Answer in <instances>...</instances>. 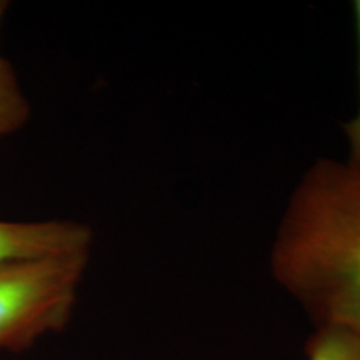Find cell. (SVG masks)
Instances as JSON below:
<instances>
[{"label":"cell","mask_w":360,"mask_h":360,"mask_svg":"<svg viewBox=\"0 0 360 360\" xmlns=\"http://www.w3.org/2000/svg\"><path fill=\"white\" fill-rule=\"evenodd\" d=\"M315 328L360 332V167L317 159L290 193L269 255Z\"/></svg>","instance_id":"6da1fadb"},{"label":"cell","mask_w":360,"mask_h":360,"mask_svg":"<svg viewBox=\"0 0 360 360\" xmlns=\"http://www.w3.org/2000/svg\"><path fill=\"white\" fill-rule=\"evenodd\" d=\"M355 34H357V77H359V94H357V109L350 117L349 122L344 124V135L347 139L349 157L347 160L360 167V0L352 4Z\"/></svg>","instance_id":"8992f818"},{"label":"cell","mask_w":360,"mask_h":360,"mask_svg":"<svg viewBox=\"0 0 360 360\" xmlns=\"http://www.w3.org/2000/svg\"><path fill=\"white\" fill-rule=\"evenodd\" d=\"M8 2L0 0V22ZM30 117V107L17 82V75L11 62L0 57V139L15 132Z\"/></svg>","instance_id":"277c9868"},{"label":"cell","mask_w":360,"mask_h":360,"mask_svg":"<svg viewBox=\"0 0 360 360\" xmlns=\"http://www.w3.org/2000/svg\"><path fill=\"white\" fill-rule=\"evenodd\" d=\"M307 360H360V332L319 327L305 344Z\"/></svg>","instance_id":"5b68a950"},{"label":"cell","mask_w":360,"mask_h":360,"mask_svg":"<svg viewBox=\"0 0 360 360\" xmlns=\"http://www.w3.org/2000/svg\"><path fill=\"white\" fill-rule=\"evenodd\" d=\"M89 252L0 267V350L22 352L72 317Z\"/></svg>","instance_id":"7a4b0ae2"},{"label":"cell","mask_w":360,"mask_h":360,"mask_svg":"<svg viewBox=\"0 0 360 360\" xmlns=\"http://www.w3.org/2000/svg\"><path fill=\"white\" fill-rule=\"evenodd\" d=\"M92 238V229L75 220H0V267L24 260L89 252Z\"/></svg>","instance_id":"3957f363"}]
</instances>
